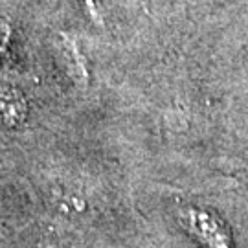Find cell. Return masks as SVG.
<instances>
[{
  "label": "cell",
  "mask_w": 248,
  "mask_h": 248,
  "mask_svg": "<svg viewBox=\"0 0 248 248\" xmlns=\"http://www.w3.org/2000/svg\"><path fill=\"white\" fill-rule=\"evenodd\" d=\"M182 230L202 248H233V233L221 215L201 206H184L177 212Z\"/></svg>",
  "instance_id": "1"
},
{
  "label": "cell",
  "mask_w": 248,
  "mask_h": 248,
  "mask_svg": "<svg viewBox=\"0 0 248 248\" xmlns=\"http://www.w3.org/2000/svg\"><path fill=\"white\" fill-rule=\"evenodd\" d=\"M6 43H8V26L0 24V53L4 52V48H6Z\"/></svg>",
  "instance_id": "4"
},
{
  "label": "cell",
  "mask_w": 248,
  "mask_h": 248,
  "mask_svg": "<svg viewBox=\"0 0 248 248\" xmlns=\"http://www.w3.org/2000/svg\"><path fill=\"white\" fill-rule=\"evenodd\" d=\"M28 103L13 89H0V129H13L26 120Z\"/></svg>",
  "instance_id": "2"
},
{
  "label": "cell",
  "mask_w": 248,
  "mask_h": 248,
  "mask_svg": "<svg viewBox=\"0 0 248 248\" xmlns=\"http://www.w3.org/2000/svg\"><path fill=\"white\" fill-rule=\"evenodd\" d=\"M53 202L57 206V210H61L62 213H76L85 208V201L78 199V197L74 195V191H70V189H59L55 193Z\"/></svg>",
  "instance_id": "3"
},
{
  "label": "cell",
  "mask_w": 248,
  "mask_h": 248,
  "mask_svg": "<svg viewBox=\"0 0 248 248\" xmlns=\"http://www.w3.org/2000/svg\"><path fill=\"white\" fill-rule=\"evenodd\" d=\"M52 248H61V247H52Z\"/></svg>",
  "instance_id": "5"
}]
</instances>
